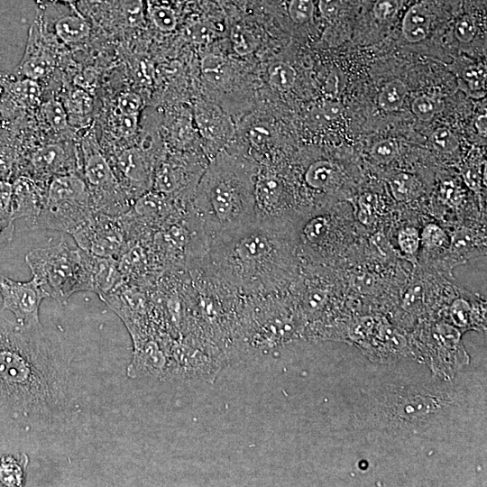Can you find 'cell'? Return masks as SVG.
Wrapping results in <instances>:
<instances>
[{
	"label": "cell",
	"instance_id": "cell-33",
	"mask_svg": "<svg viewBox=\"0 0 487 487\" xmlns=\"http://www.w3.org/2000/svg\"><path fill=\"white\" fill-rule=\"evenodd\" d=\"M431 141L435 148L443 152H452L458 147V141L454 133L445 127L436 129L432 133Z\"/></svg>",
	"mask_w": 487,
	"mask_h": 487
},
{
	"label": "cell",
	"instance_id": "cell-38",
	"mask_svg": "<svg viewBox=\"0 0 487 487\" xmlns=\"http://www.w3.org/2000/svg\"><path fill=\"white\" fill-rule=\"evenodd\" d=\"M359 218L364 224L372 223L377 212L378 198L374 194L367 193L359 199Z\"/></svg>",
	"mask_w": 487,
	"mask_h": 487
},
{
	"label": "cell",
	"instance_id": "cell-7",
	"mask_svg": "<svg viewBox=\"0 0 487 487\" xmlns=\"http://www.w3.org/2000/svg\"><path fill=\"white\" fill-rule=\"evenodd\" d=\"M208 162L189 152L161 159L154 169L152 188L187 207Z\"/></svg>",
	"mask_w": 487,
	"mask_h": 487
},
{
	"label": "cell",
	"instance_id": "cell-3",
	"mask_svg": "<svg viewBox=\"0 0 487 487\" xmlns=\"http://www.w3.org/2000/svg\"><path fill=\"white\" fill-rule=\"evenodd\" d=\"M258 168L254 160L233 145L209 161L186 207L188 225L198 243L257 219Z\"/></svg>",
	"mask_w": 487,
	"mask_h": 487
},
{
	"label": "cell",
	"instance_id": "cell-44",
	"mask_svg": "<svg viewBox=\"0 0 487 487\" xmlns=\"http://www.w3.org/2000/svg\"><path fill=\"white\" fill-rule=\"evenodd\" d=\"M441 191L444 198L447 199L448 201L455 203L458 199L457 191L455 188H454V185L450 182L445 183Z\"/></svg>",
	"mask_w": 487,
	"mask_h": 487
},
{
	"label": "cell",
	"instance_id": "cell-2",
	"mask_svg": "<svg viewBox=\"0 0 487 487\" xmlns=\"http://www.w3.org/2000/svg\"><path fill=\"white\" fill-rule=\"evenodd\" d=\"M299 262L293 221L257 218L198 244L187 263L221 289L259 298L280 291Z\"/></svg>",
	"mask_w": 487,
	"mask_h": 487
},
{
	"label": "cell",
	"instance_id": "cell-40",
	"mask_svg": "<svg viewBox=\"0 0 487 487\" xmlns=\"http://www.w3.org/2000/svg\"><path fill=\"white\" fill-rule=\"evenodd\" d=\"M464 79L469 82L472 87L480 89L485 84V72L476 67L468 68L464 74Z\"/></svg>",
	"mask_w": 487,
	"mask_h": 487
},
{
	"label": "cell",
	"instance_id": "cell-36",
	"mask_svg": "<svg viewBox=\"0 0 487 487\" xmlns=\"http://www.w3.org/2000/svg\"><path fill=\"white\" fill-rule=\"evenodd\" d=\"M141 106L142 98L134 92H124L116 98V113L138 115Z\"/></svg>",
	"mask_w": 487,
	"mask_h": 487
},
{
	"label": "cell",
	"instance_id": "cell-1",
	"mask_svg": "<svg viewBox=\"0 0 487 487\" xmlns=\"http://www.w3.org/2000/svg\"><path fill=\"white\" fill-rule=\"evenodd\" d=\"M71 356L43 326L25 329L0 309V419L53 426L74 406Z\"/></svg>",
	"mask_w": 487,
	"mask_h": 487
},
{
	"label": "cell",
	"instance_id": "cell-22",
	"mask_svg": "<svg viewBox=\"0 0 487 487\" xmlns=\"http://www.w3.org/2000/svg\"><path fill=\"white\" fill-rule=\"evenodd\" d=\"M270 85L280 91L290 89L296 81V71L292 66L284 61L271 63L267 70Z\"/></svg>",
	"mask_w": 487,
	"mask_h": 487
},
{
	"label": "cell",
	"instance_id": "cell-11",
	"mask_svg": "<svg viewBox=\"0 0 487 487\" xmlns=\"http://www.w3.org/2000/svg\"><path fill=\"white\" fill-rule=\"evenodd\" d=\"M40 7L36 18L63 44L79 45L90 36V22L78 5L50 4Z\"/></svg>",
	"mask_w": 487,
	"mask_h": 487
},
{
	"label": "cell",
	"instance_id": "cell-35",
	"mask_svg": "<svg viewBox=\"0 0 487 487\" xmlns=\"http://www.w3.org/2000/svg\"><path fill=\"white\" fill-rule=\"evenodd\" d=\"M420 238L418 232L414 227L401 229L398 234V244L400 250L407 255H414L419 246Z\"/></svg>",
	"mask_w": 487,
	"mask_h": 487
},
{
	"label": "cell",
	"instance_id": "cell-28",
	"mask_svg": "<svg viewBox=\"0 0 487 487\" xmlns=\"http://www.w3.org/2000/svg\"><path fill=\"white\" fill-rule=\"evenodd\" d=\"M112 131L119 138L133 136L138 128V115L115 113L112 120Z\"/></svg>",
	"mask_w": 487,
	"mask_h": 487
},
{
	"label": "cell",
	"instance_id": "cell-31",
	"mask_svg": "<svg viewBox=\"0 0 487 487\" xmlns=\"http://www.w3.org/2000/svg\"><path fill=\"white\" fill-rule=\"evenodd\" d=\"M231 39L234 51L239 54H247L253 51V37L244 25H234L231 31Z\"/></svg>",
	"mask_w": 487,
	"mask_h": 487
},
{
	"label": "cell",
	"instance_id": "cell-27",
	"mask_svg": "<svg viewBox=\"0 0 487 487\" xmlns=\"http://www.w3.org/2000/svg\"><path fill=\"white\" fill-rule=\"evenodd\" d=\"M443 103L436 99L422 95L418 96L411 105V110L417 117L423 121L431 120L436 113L443 109Z\"/></svg>",
	"mask_w": 487,
	"mask_h": 487
},
{
	"label": "cell",
	"instance_id": "cell-32",
	"mask_svg": "<svg viewBox=\"0 0 487 487\" xmlns=\"http://www.w3.org/2000/svg\"><path fill=\"white\" fill-rule=\"evenodd\" d=\"M213 25L208 20H192L186 26L185 32L192 41L198 42L205 41L213 34Z\"/></svg>",
	"mask_w": 487,
	"mask_h": 487
},
{
	"label": "cell",
	"instance_id": "cell-30",
	"mask_svg": "<svg viewBox=\"0 0 487 487\" xmlns=\"http://www.w3.org/2000/svg\"><path fill=\"white\" fill-rule=\"evenodd\" d=\"M390 186L392 194L399 200L411 197L415 189L413 178L405 173H400L391 178Z\"/></svg>",
	"mask_w": 487,
	"mask_h": 487
},
{
	"label": "cell",
	"instance_id": "cell-14",
	"mask_svg": "<svg viewBox=\"0 0 487 487\" xmlns=\"http://www.w3.org/2000/svg\"><path fill=\"white\" fill-rule=\"evenodd\" d=\"M46 188H41L32 179L20 177L12 186L11 216L13 219L21 216H39L44 202Z\"/></svg>",
	"mask_w": 487,
	"mask_h": 487
},
{
	"label": "cell",
	"instance_id": "cell-43",
	"mask_svg": "<svg viewBox=\"0 0 487 487\" xmlns=\"http://www.w3.org/2000/svg\"><path fill=\"white\" fill-rule=\"evenodd\" d=\"M372 244L376 248V250L382 255H386L389 253V250L391 251V246L381 234H375L372 238Z\"/></svg>",
	"mask_w": 487,
	"mask_h": 487
},
{
	"label": "cell",
	"instance_id": "cell-4",
	"mask_svg": "<svg viewBox=\"0 0 487 487\" xmlns=\"http://www.w3.org/2000/svg\"><path fill=\"white\" fill-rule=\"evenodd\" d=\"M25 262L48 298L60 303L75 292L91 290L86 251L66 242L28 252Z\"/></svg>",
	"mask_w": 487,
	"mask_h": 487
},
{
	"label": "cell",
	"instance_id": "cell-5",
	"mask_svg": "<svg viewBox=\"0 0 487 487\" xmlns=\"http://www.w3.org/2000/svg\"><path fill=\"white\" fill-rule=\"evenodd\" d=\"M96 213L82 176L70 171L54 175L51 179L36 220L49 228L72 234Z\"/></svg>",
	"mask_w": 487,
	"mask_h": 487
},
{
	"label": "cell",
	"instance_id": "cell-13",
	"mask_svg": "<svg viewBox=\"0 0 487 487\" xmlns=\"http://www.w3.org/2000/svg\"><path fill=\"white\" fill-rule=\"evenodd\" d=\"M43 39V30L35 19L29 30L23 57L17 67L18 78L38 81L53 72L56 65L55 56Z\"/></svg>",
	"mask_w": 487,
	"mask_h": 487
},
{
	"label": "cell",
	"instance_id": "cell-37",
	"mask_svg": "<svg viewBox=\"0 0 487 487\" xmlns=\"http://www.w3.org/2000/svg\"><path fill=\"white\" fill-rule=\"evenodd\" d=\"M421 241L427 248H436L446 242V234L437 225L428 224L422 231Z\"/></svg>",
	"mask_w": 487,
	"mask_h": 487
},
{
	"label": "cell",
	"instance_id": "cell-15",
	"mask_svg": "<svg viewBox=\"0 0 487 487\" xmlns=\"http://www.w3.org/2000/svg\"><path fill=\"white\" fill-rule=\"evenodd\" d=\"M431 0H418L404 13L401 30L404 38L412 43L427 38L436 16Z\"/></svg>",
	"mask_w": 487,
	"mask_h": 487
},
{
	"label": "cell",
	"instance_id": "cell-47",
	"mask_svg": "<svg viewBox=\"0 0 487 487\" xmlns=\"http://www.w3.org/2000/svg\"><path fill=\"white\" fill-rule=\"evenodd\" d=\"M465 178L470 185H477L479 181V176L474 170H468L465 173Z\"/></svg>",
	"mask_w": 487,
	"mask_h": 487
},
{
	"label": "cell",
	"instance_id": "cell-10",
	"mask_svg": "<svg viewBox=\"0 0 487 487\" xmlns=\"http://www.w3.org/2000/svg\"><path fill=\"white\" fill-rule=\"evenodd\" d=\"M78 246L98 257L116 259L124 249V234L114 216L96 213L71 234Z\"/></svg>",
	"mask_w": 487,
	"mask_h": 487
},
{
	"label": "cell",
	"instance_id": "cell-8",
	"mask_svg": "<svg viewBox=\"0 0 487 487\" xmlns=\"http://www.w3.org/2000/svg\"><path fill=\"white\" fill-rule=\"evenodd\" d=\"M0 295L1 308L13 313L19 326L25 329L42 327L39 311L42 300L48 297L33 278L19 281L0 272Z\"/></svg>",
	"mask_w": 487,
	"mask_h": 487
},
{
	"label": "cell",
	"instance_id": "cell-29",
	"mask_svg": "<svg viewBox=\"0 0 487 487\" xmlns=\"http://www.w3.org/2000/svg\"><path fill=\"white\" fill-rule=\"evenodd\" d=\"M455 35L461 42L467 43L476 35V18L471 13H464L458 16L455 23Z\"/></svg>",
	"mask_w": 487,
	"mask_h": 487
},
{
	"label": "cell",
	"instance_id": "cell-20",
	"mask_svg": "<svg viewBox=\"0 0 487 487\" xmlns=\"http://www.w3.org/2000/svg\"><path fill=\"white\" fill-rule=\"evenodd\" d=\"M28 464L26 454H0V487L24 486Z\"/></svg>",
	"mask_w": 487,
	"mask_h": 487
},
{
	"label": "cell",
	"instance_id": "cell-42",
	"mask_svg": "<svg viewBox=\"0 0 487 487\" xmlns=\"http://www.w3.org/2000/svg\"><path fill=\"white\" fill-rule=\"evenodd\" d=\"M14 152L11 147L0 144V173L6 172L12 165Z\"/></svg>",
	"mask_w": 487,
	"mask_h": 487
},
{
	"label": "cell",
	"instance_id": "cell-16",
	"mask_svg": "<svg viewBox=\"0 0 487 487\" xmlns=\"http://www.w3.org/2000/svg\"><path fill=\"white\" fill-rule=\"evenodd\" d=\"M340 181L339 168L326 160L311 162L303 173L304 185L315 194L332 192L339 186Z\"/></svg>",
	"mask_w": 487,
	"mask_h": 487
},
{
	"label": "cell",
	"instance_id": "cell-19",
	"mask_svg": "<svg viewBox=\"0 0 487 487\" xmlns=\"http://www.w3.org/2000/svg\"><path fill=\"white\" fill-rule=\"evenodd\" d=\"M68 158L66 149L59 143H48L38 148L32 155L33 169L42 174H61Z\"/></svg>",
	"mask_w": 487,
	"mask_h": 487
},
{
	"label": "cell",
	"instance_id": "cell-6",
	"mask_svg": "<svg viewBox=\"0 0 487 487\" xmlns=\"http://www.w3.org/2000/svg\"><path fill=\"white\" fill-rule=\"evenodd\" d=\"M79 147L82 178L88 188L95 211L112 216L124 211L132 198L121 186L95 133H86Z\"/></svg>",
	"mask_w": 487,
	"mask_h": 487
},
{
	"label": "cell",
	"instance_id": "cell-12",
	"mask_svg": "<svg viewBox=\"0 0 487 487\" xmlns=\"http://www.w3.org/2000/svg\"><path fill=\"white\" fill-rule=\"evenodd\" d=\"M195 120L200 137V146L205 156L211 161L219 152L229 145L234 135L230 120L216 108L198 106Z\"/></svg>",
	"mask_w": 487,
	"mask_h": 487
},
{
	"label": "cell",
	"instance_id": "cell-41",
	"mask_svg": "<svg viewBox=\"0 0 487 487\" xmlns=\"http://www.w3.org/2000/svg\"><path fill=\"white\" fill-rule=\"evenodd\" d=\"M353 286L359 291H368L374 283V278L370 273L359 272L352 277Z\"/></svg>",
	"mask_w": 487,
	"mask_h": 487
},
{
	"label": "cell",
	"instance_id": "cell-24",
	"mask_svg": "<svg viewBox=\"0 0 487 487\" xmlns=\"http://www.w3.org/2000/svg\"><path fill=\"white\" fill-rule=\"evenodd\" d=\"M69 117V123L75 117H85L91 112L92 101L89 95L82 89H73L62 103Z\"/></svg>",
	"mask_w": 487,
	"mask_h": 487
},
{
	"label": "cell",
	"instance_id": "cell-26",
	"mask_svg": "<svg viewBox=\"0 0 487 487\" xmlns=\"http://www.w3.org/2000/svg\"><path fill=\"white\" fill-rule=\"evenodd\" d=\"M402 3L403 0H373L370 14L377 23H391L397 17Z\"/></svg>",
	"mask_w": 487,
	"mask_h": 487
},
{
	"label": "cell",
	"instance_id": "cell-46",
	"mask_svg": "<svg viewBox=\"0 0 487 487\" xmlns=\"http://www.w3.org/2000/svg\"><path fill=\"white\" fill-rule=\"evenodd\" d=\"M486 115H481L477 117L475 126L479 133L486 136Z\"/></svg>",
	"mask_w": 487,
	"mask_h": 487
},
{
	"label": "cell",
	"instance_id": "cell-9",
	"mask_svg": "<svg viewBox=\"0 0 487 487\" xmlns=\"http://www.w3.org/2000/svg\"><path fill=\"white\" fill-rule=\"evenodd\" d=\"M291 192L284 178L272 166L259 165L255 179L257 218L292 219Z\"/></svg>",
	"mask_w": 487,
	"mask_h": 487
},
{
	"label": "cell",
	"instance_id": "cell-18",
	"mask_svg": "<svg viewBox=\"0 0 487 487\" xmlns=\"http://www.w3.org/2000/svg\"><path fill=\"white\" fill-rule=\"evenodd\" d=\"M4 92L14 105L23 108L34 109L41 105V90L38 81L18 78L2 82Z\"/></svg>",
	"mask_w": 487,
	"mask_h": 487
},
{
	"label": "cell",
	"instance_id": "cell-34",
	"mask_svg": "<svg viewBox=\"0 0 487 487\" xmlns=\"http://www.w3.org/2000/svg\"><path fill=\"white\" fill-rule=\"evenodd\" d=\"M372 158L380 163H387L396 158L398 145L391 139H385L374 144L371 151Z\"/></svg>",
	"mask_w": 487,
	"mask_h": 487
},
{
	"label": "cell",
	"instance_id": "cell-21",
	"mask_svg": "<svg viewBox=\"0 0 487 487\" xmlns=\"http://www.w3.org/2000/svg\"><path fill=\"white\" fill-rule=\"evenodd\" d=\"M407 93L406 84L400 79H393L381 88L378 96V104L384 111H397L402 106Z\"/></svg>",
	"mask_w": 487,
	"mask_h": 487
},
{
	"label": "cell",
	"instance_id": "cell-39",
	"mask_svg": "<svg viewBox=\"0 0 487 487\" xmlns=\"http://www.w3.org/2000/svg\"><path fill=\"white\" fill-rule=\"evenodd\" d=\"M12 185L0 180V215L11 216Z\"/></svg>",
	"mask_w": 487,
	"mask_h": 487
},
{
	"label": "cell",
	"instance_id": "cell-17",
	"mask_svg": "<svg viewBox=\"0 0 487 487\" xmlns=\"http://www.w3.org/2000/svg\"><path fill=\"white\" fill-rule=\"evenodd\" d=\"M147 22L163 33L174 32L180 22V0H146Z\"/></svg>",
	"mask_w": 487,
	"mask_h": 487
},
{
	"label": "cell",
	"instance_id": "cell-23",
	"mask_svg": "<svg viewBox=\"0 0 487 487\" xmlns=\"http://www.w3.org/2000/svg\"><path fill=\"white\" fill-rule=\"evenodd\" d=\"M40 112L47 125L55 131H64L69 126L67 111L62 102L57 99L41 104Z\"/></svg>",
	"mask_w": 487,
	"mask_h": 487
},
{
	"label": "cell",
	"instance_id": "cell-48",
	"mask_svg": "<svg viewBox=\"0 0 487 487\" xmlns=\"http://www.w3.org/2000/svg\"><path fill=\"white\" fill-rule=\"evenodd\" d=\"M0 115H1V112H0Z\"/></svg>",
	"mask_w": 487,
	"mask_h": 487
},
{
	"label": "cell",
	"instance_id": "cell-45",
	"mask_svg": "<svg viewBox=\"0 0 487 487\" xmlns=\"http://www.w3.org/2000/svg\"><path fill=\"white\" fill-rule=\"evenodd\" d=\"M324 114L328 118H335L337 117L341 113V106L337 103H327L324 106Z\"/></svg>",
	"mask_w": 487,
	"mask_h": 487
},
{
	"label": "cell",
	"instance_id": "cell-25",
	"mask_svg": "<svg viewBox=\"0 0 487 487\" xmlns=\"http://www.w3.org/2000/svg\"><path fill=\"white\" fill-rule=\"evenodd\" d=\"M201 68L205 78L213 84L221 85L228 78L227 63L220 56H206L202 60Z\"/></svg>",
	"mask_w": 487,
	"mask_h": 487
}]
</instances>
